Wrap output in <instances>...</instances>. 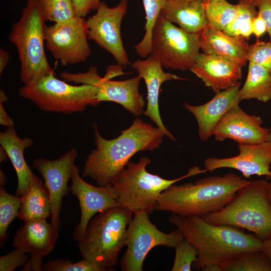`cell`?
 <instances>
[{
    "mask_svg": "<svg viewBox=\"0 0 271 271\" xmlns=\"http://www.w3.org/2000/svg\"><path fill=\"white\" fill-rule=\"evenodd\" d=\"M93 128L96 149L87 158L82 175L99 186L111 184L134 154L158 148L165 136L159 127L139 118L111 140L101 136L96 124Z\"/></svg>",
    "mask_w": 271,
    "mask_h": 271,
    "instance_id": "1",
    "label": "cell"
},
{
    "mask_svg": "<svg viewBox=\"0 0 271 271\" xmlns=\"http://www.w3.org/2000/svg\"><path fill=\"white\" fill-rule=\"evenodd\" d=\"M169 221L197 248L196 269L209 271L241 252L262 250V240L235 226L210 224L199 216L172 214Z\"/></svg>",
    "mask_w": 271,
    "mask_h": 271,
    "instance_id": "2",
    "label": "cell"
},
{
    "mask_svg": "<svg viewBox=\"0 0 271 271\" xmlns=\"http://www.w3.org/2000/svg\"><path fill=\"white\" fill-rule=\"evenodd\" d=\"M250 182L229 173L194 182L174 184L161 194L156 210L168 211L182 217L203 216L223 208L239 190Z\"/></svg>",
    "mask_w": 271,
    "mask_h": 271,
    "instance_id": "3",
    "label": "cell"
},
{
    "mask_svg": "<svg viewBox=\"0 0 271 271\" xmlns=\"http://www.w3.org/2000/svg\"><path fill=\"white\" fill-rule=\"evenodd\" d=\"M268 181H251L239 190L233 199L219 210L201 216L207 222L245 229L263 241L271 238V204L267 196Z\"/></svg>",
    "mask_w": 271,
    "mask_h": 271,
    "instance_id": "4",
    "label": "cell"
},
{
    "mask_svg": "<svg viewBox=\"0 0 271 271\" xmlns=\"http://www.w3.org/2000/svg\"><path fill=\"white\" fill-rule=\"evenodd\" d=\"M151 162L147 157H141L136 163L129 162L111 184L116 194L119 206L133 214L139 211L149 214L153 213L163 191L181 180L207 172L206 169L194 167L183 176L166 179L146 170Z\"/></svg>",
    "mask_w": 271,
    "mask_h": 271,
    "instance_id": "5",
    "label": "cell"
},
{
    "mask_svg": "<svg viewBox=\"0 0 271 271\" xmlns=\"http://www.w3.org/2000/svg\"><path fill=\"white\" fill-rule=\"evenodd\" d=\"M46 20L37 0H27L20 20L9 34L18 51L21 62L20 77L24 85L55 73L49 65L44 49Z\"/></svg>",
    "mask_w": 271,
    "mask_h": 271,
    "instance_id": "6",
    "label": "cell"
},
{
    "mask_svg": "<svg viewBox=\"0 0 271 271\" xmlns=\"http://www.w3.org/2000/svg\"><path fill=\"white\" fill-rule=\"evenodd\" d=\"M133 215L121 207L98 213L89 222L83 238L78 241L83 258L109 270L116 265Z\"/></svg>",
    "mask_w": 271,
    "mask_h": 271,
    "instance_id": "7",
    "label": "cell"
},
{
    "mask_svg": "<svg viewBox=\"0 0 271 271\" xmlns=\"http://www.w3.org/2000/svg\"><path fill=\"white\" fill-rule=\"evenodd\" d=\"M96 93L97 88L93 85H73L57 78L55 73L24 85L19 91L20 96L31 101L41 110L67 114L98 105Z\"/></svg>",
    "mask_w": 271,
    "mask_h": 271,
    "instance_id": "8",
    "label": "cell"
},
{
    "mask_svg": "<svg viewBox=\"0 0 271 271\" xmlns=\"http://www.w3.org/2000/svg\"><path fill=\"white\" fill-rule=\"evenodd\" d=\"M200 49L199 34L189 33L160 15L153 29L150 55L163 67L190 70Z\"/></svg>",
    "mask_w": 271,
    "mask_h": 271,
    "instance_id": "9",
    "label": "cell"
},
{
    "mask_svg": "<svg viewBox=\"0 0 271 271\" xmlns=\"http://www.w3.org/2000/svg\"><path fill=\"white\" fill-rule=\"evenodd\" d=\"M184 237L177 228L169 233L160 230L147 212L134 213L126 231V248L120 261L121 270L143 271L145 259L151 249L160 245L174 248Z\"/></svg>",
    "mask_w": 271,
    "mask_h": 271,
    "instance_id": "10",
    "label": "cell"
},
{
    "mask_svg": "<svg viewBox=\"0 0 271 271\" xmlns=\"http://www.w3.org/2000/svg\"><path fill=\"white\" fill-rule=\"evenodd\" d=\"M88 34L86 21L78 16L44 28L47 49L64 66L84 62L89 57Z\"/></svg>",
    "mask_w": 271,
    "mask_h": 271,
    "instance_id": "11",
    "label": "cell"
},
{
    "mask_svg": "<svg viewBox=\"0 0 271 271\" xmlns=\"http://www.w3.org/2000/svg\"><path fill=\"white\" fill-rule=\"evenodd\" d=\"M60 76L67 82L95 86L97 88L96 99L99 103L102 101L115 102L136 116L144 112L145 100L139 90L142 79L139 75L125 80H111L107 76L101 77L97 68L90 67L85 72H62Z\"/></svg>",
    "mask_w": 271,
    "mask_h": 271,
    "instance_id": "12",
    "label": "cell"
},
{
    "mask_svg": "<svg viewBox=\"0 0 271 271\" xmlns=\"http://www.w3.org/2000/svg\"><path fill=\"white\" fill-rule=\"evenodd\" d=\"M128 0H121L113 8L101 2L96 14L86 21L88 39L109 53L120 65L130 64L120 35V26L125 15Z\"/></svg>",
    "mask_w": 271,
    "mask_h": 271,
    "instance_id": "13",
    "label": "cell"
},
{
    "mask_svg": "<svg viewBox=\"0 0 271 271\" xmlns=\"http://www.w3.org/2000/svg\"><path fill=\"white\" fill-rule=\"evenodd\" d=\"M77 155L76 149L72 148L58 159L49 160L39 158L33 162V167L43 177L49 192L51 204V224L57 233L60 226L63 198L70 190L68 183L71 179Z\"/></svg>",
    "mask_w": 271,
    "mask_h": 271,
    "instance_id": "14",
    "label": "cell"
},
{
    "mask_svg": "<svg viewBox=\"0 0 271 271\" xmlns=\"http://www.w3.org/2000/svg\"><path fill=\"white\" fill-rule=\"evenodd\" d=\"M71 180L70 190L77 197L80 207V221L73 233L74 238L79 241L83 238L90 221L95 214L120 206L111 184L97 187L87 183L81 178L79 169L75 165Z\"/></svg>",
    "mask_w": 271,
    "mask_h": 271,
    "instance_id": "15",
    "label": "cell"
},
{
    "mask_svg": "<svg viewBox=\"0 0 271 271\" xmlns=\"http://www.w3.org/2000/svg\"><path fill=\"white\" fill-rule=\"evenodd\" d=\"M239 154L236 156L216 158L210 157L204 161L205 169L210 172L223 168L240 171L245 178L252 175L265 176L271 180V143L238 144Z\"/></svg>",
    "mask_w": 271,
    "mask_h": 271,
    "instance_id": "16",
    "label": "cell"
},
{
    "mask_svg": "<svg viewBox=\"0 0 271 271\" xmlns=\"http://www.w3.org/2000/svg\"><path fill=\"white\" fill-rule=\"evenodd\" d=\"M261 118L250 115L237 106L226 112L216 125L213 136L217 141L231 139L238 144L266 141L269 129L261 126Z\"/></svg>",
    "mask_w": 271,
    "mask_h": 271,
    "instance_id": "17",
    "label": "cell"
},
{
    "mask_svg": "<svg viewBox=\"0 0 271 271\" xmlns=\"http://www.w3.org/2000/svg\"><path fill=\"white\" fill-rule=\"evenodd\" d=\"M131 67L143 78L147 89V105L143 114L150 118L170 140L175 141L176 138L165 126L160 113L159 99L160 87L162 83L170 80H185L177 75L165 72L160 61L150 55L144 60H137Z\"/></svg>",
    "mask_w": 271,
    "mask_h": 271,
    "instance_id": "18",
    "label": "cell"
},
{
    "mask_svg": "<svg viewBox=\"0 0 271 271\" xmlns=\"http://www.w3.org/2000/svg\"><path fill=\"white\" fill-rule=\"evenodd\" d=\"M241 83L228 89L221 91L208 102L200 105H192L188 103L184 107L195 117L198 125L200 139L206 141L213 136L214 128L228 111L238 106L241 101L240 96Z\"/></svg>",
    "mask_w": 271,
    "mask_h": 271,
    "instance_id": "19",
    "label": "cell"
},
{
    "mask_svg": "<svg viewBox=\"0 0 271 271\" xmlns=\"http://www.w3.org/2000/svg\"><path fill=\"white\" fill-rule=\"evenodd\" d=\"M190 70L216 93L232 87L242 78L241 67L239 65L204 53L199 54Z\"/></svg>",
    "mask_w": 271,
    "mask_h": 271,
    "instance_id": "20",
    "label": "cell"
},
{
    "mask_svg": "<svg viewBox=\"0 0 271 271\" xmlns=\"http://www.w3.org/2000/svg\"><path fill=\"white\" fill-rule=\"evenodd\" d=\"M57 233L46 220L25 222L17 231L13 245L31 255L30 258L42 260L54 248Z\"/></svg>",
    "mask_w": 271,
    "mask_h": 271,
    "instance_id": "21",
    "label": "cell"
},
{
    "mask_svg": "<svg viewBox=\"0 0 271 271\" xmlns=\"http://www.w3.org/2000/svg\"><path fill=\"white\" fill-rule=\"evenodd\" d=\"M199 40L200 49L205 54L227 59L241 67L248 61L249 45L241 36H229L207 25L199 34Z\"/></svg>",
    "mask_w": 271,
    "mask_h": 271,
    "instance_id": "22",
    "label": "cell"
},
{
    "mask_svg": "<svg viewBox=\"0 0 271 271\" xmlns=\"http://www.w3.org/2000/svg\"><path fill=\"white\" fill-rule=\"evenodd\" d=\"M160 15L191 33L199 34L207 25L202 0H166Z\"/></svg>",
    "mask_w": 271,
    "mask_h": 271,
    "instance_id": "23",
    "label": "cell"
},
{
    "mask_svg": "<svg viewBox=\"0 0 271 271\" xmlns=\"http://www.w3.org/2000/svg\"><path fill=\"white\" fill-rule=\"evenodd\" d=\"M32 139L20 138L14 126L8 127L0 133V144L6 151L17 175L18 185L16 195L21 196L28 190L34 173L27 165L24 156L25 149L33 144Z\"/></svg>",
    "mask_w": 271,
    "mask_h": 271,
    "instance_id": "24",
    "label": "cell"
},
{
    "mask_svg": "<svg viewBox=\"0 0 271 271\" xmlns=\"http://www.w3.org/2000/svg\"><path fill=\"white\" fill-rule=\"evenodd\" d=\"M21 207L17 218L24 222L46 220L51 216L50 195L42 181L34 174L28 190L21 196Z\"/></svg>",
    "mask_w": 271,
    "mask_h": 271,
    "instance_id": "25",
    "label": "cell"
},
{
    "mask_svg": "<svg viewBox=\"0 0 271 271\" xmlns=\"http://www.w3.org/2000/svg\"><path fill=\"white\" fill-rule=\"evenodd\" d=\"M242 100L255 99L263 102L271 99V74L264 68L249 62L245 82L240 89Z\"/></svg>",
    "mask_w": 271,
    "mask_h": 271,
    "instance_id": "26",
    "label": "cell"
},
{
    "mask_svg": "<svg viewBox=\"0 0 271 271\" xmlns=\"http://www.w3.org/2000/svg\"><path fill=\"white\" fill-rule=\"evenodd\" d=\"M219 265L221 271H271V262L262 250L241 252Z\"/></svg>",
    "mask_w": 271,
    "mask_h": 271,
    "instance_id": "27",
    "label": "cell"
},
{
    "mask_svg": "<svg viewBox=\"0 0 271 271\" xmlns=\"http://www.w3.org/2000/svg\"><path fill=\"white\" fill-rule=\"evenodd\" d=\"M207 25L222 31L237 15V5L227 0H210L204 4Z\"/></svg>",
    "mask_w": 271,
    "mask_h": 271,
    "instance_id": "28",
    "label": "cell"
},
{
    "mask_svg": "<svg viewBox=\"0 0 271 271\" xmlns=\"http://www.w3.org/2000/svg\"><path fill=\"white\" fill-rule=\"evenodd\" d=\"M237 5V16L222 31L229 36H241L248 41L252 34V22L258 14V9L255 4L253 3H238Z\"/></svg>",
    "mask_w": 271,
    "mask_h": 271,
    "instance_id": "29",
    "label": "cell"
},
{
    "mask_svg": "<svg viewBox=\"0 0 271 271\" xmlns=\"http://www.w3.org/2000/svg\"><path fill=\"white\" fill-rule=\"evenodd\" d=\"M166 1V0H143L146 20L145 33L141 42L133 47L137 54L144 58L151 54L153 29Z\"/></svg>",
    "mask_w": 271,
    "mask_h": 271,
    "instance_id": "30",
    "label": "cell"
},
{
    "mask_svg": "<svg viewBox=\"0 0 271 271\" xmlns=\"http://www.w3.org/2000/svg\"><path fill=\"white\" fill-rule=\"evenodd\" d=\"M21 196L13 195L1 186L0 189V242L3 245L8 237L7 230L17 217L21 207Z\"/></svg>",
    "mask_w": 271,
    "mask_h": 271,
    "instance_id": "31",
    "label": "cell"
},
{
    "mask_svg": "<svg viewBox=\"0 0 271 271\" xmlns=\"http://www.w3.org/2000/svg\"><path fill=\"white\" fill-rule=\"evenodd\" d=\"M46 21L64 22L76 16L72 0H37Z\"/></svg>",
    "mask_w": 271,
    "mask_h": 271,
    "instance_id": "32",
    "label": "cell"
},
{
    "mask_svg": "<svg viewBox=\"0 0 271 271\" xmlns=\"http://www.w3.org/2000/svg\"><path fill=\"white\" fill-rule=\"evenodd\" d=\"M175 256L172 271H191V266L197 260L198 252L194 244L184 238L174 247Z\"/></svg>",
    "mask_w": 271,
    "mask_h": 271,
    "instance_id": "33",
    "label": "cell"
},
{
    "mask_svg": "<svg viewBox=\"0 0 271 271\" xmlns=\"http://www.w3.org/2000/svg\"><path fill=\"white\" fill-rule=\"evenodd\" d=\"M43 270L46 271H107L108 269L102 267L84 258L73 263L66 259L51 260L43 265Z\"/></svg>",
    "mask_w": 271,
    "mask_h": 271,
    "instance_id": "34",
    "label": "cell"
},
{
    "mask_svg": "<svg viewBox=\"0 0 271 271\" xmlns=\"http://www.w3.org/2000/svg\"><path fill=\"white\" fill-rule=\"evenodd\" d=\"M248 61L259 65L271 74V41L257 40L249 46Z\"/></svg>",
    "mask_w": 271,
    "mask_h": 271,
    "instance_id": "35",
    "label": "cell"
},
{
    "mask_svg": "<svg viewBox=\"0 0 271 271\" xmlns=\"http://www.w3.org/2000/svg\"><path fill=\"white\" fill-rule=\"evenodd\" d=\"M27 253L19 248L0 257V270L13 271L24 265L28 260Z\"/></svg>",
    "mask_w": 271,
    "mask_h": 271,
    "instance_id": "36",
    "label": "cell"
},
{
    "mask_svg": "<svg viewBox=\"0 0 271 271\" xmlns=\"http://www.w3.org/2000/svg\"><path fill=\"white\" fill-rule=\"evenodd\" d=\"M76 16L84 18L91 10L99 6L100 0H72Z\"/></svg>",
    "mask_w": 271,
    "mask_h": 271,
    "instance_id": "37",
    "label": "cell"
},
{
    "mask_svg": "<svg viewBox=\"0 0 271 271\" xmlns=\"http://www.w3.org/2000/svg\"><path fill=\"white\" fill-rule=\"evenodd\" d=\"M255 4L264 21L271 41V0H257Z\"/></svg>",
    "mask_w": 271,
    "mask_h": 271,
    "instance_id": "38",
    "label": "cell"
},
{
    "mask_svg": "<svg viewBox=\"0 0 271 271\" xmlns=\"http://www.w3.org/2000/svg\"><path fill=\"white\" fill-rule=\"evenodd\" d=\"M266 32H267V30L265 23L261 14L258 12L257 15L252 22V34L254 35L258 39Z\"/></svg>",
    "mask_w": 271,
    "mask_h": 271,
    "instance_id": "39",
    "label": "cell"
},
{
    "mask_svg": "<svg viewBox=\"0 0 271 271\" xmlns=\"http://www.w3.org/2000/svg\"><path fill=\"white\" fill-rule=\"evenodd\" d=\"M0 123L7 128L14 126V121L6 112L2 102H0Z\"/></svg>",
    "mask_w": 271,
    "mask_h": 271,
    "instance_id": "40",
    "label": "cell"
},
{
    "mask_svg": "<svg viewBox=\"0 0 271 271\" xmlns=\"http://www.w3.org/2000/svg\"><path fill=\"white\" fill-rule=\"evenodd\" d=\"M10 60V54L6 50H0V74L3 73Z\"/></svg>",
    "mask_w": 271,
    "mask_h": 271,
    "instance_id": "41",
    "label": "cell"
},
{
    "mask_svg": "<svg viewBox=\"0 0 271 271\" xmlns=\"http://www.w3.org/2000/svg\"><path fill=\"white\" fill-rule=\"evenodd\" d=\"M262 251L266 254L271 262V238L262 241Z\"/></svg>",
    "mask_w": 271,
    "mask_h": 271,
    "instance_id": "42",
    "label": "cell"
},
{
    "mask_svg": "<svg viewBox=\"0 0 271 271\" xmlns=\"http://www.w3.org/2000/svg\"><path fill=\"white\" fill-rule=\"evenodd\" d=\"M8 100V97L2 90L0 91V102L3 103Z\"/></svg>",
    "mask_w": 271,
    "mask_h": 271,
    "instance_id": "43",
    "label": "cell"
},
{
    "mask_svg": "<svg viewBox=\"0 0 271 271\" xmlns=\"http://www.w3.org/2000/svg\"><path fill=\"white\" fill-rule=\"evenodd\" d=\"M8 157L5 150L1 147V162H3L6 160V158Z\"/></svg>",
    "mask_w": 271,
    "mask_h": 271,
    "instance_id": "44",
    "label": "cell"
},
{
    "mask_svg": "<svg viewBox=\"0 0 271 271\" xmlns=\"http://www.w3.org/2000/svg\"><path fill=\"white\" fill-rule=\"evenodd\" d=\"M267 196L269 201L271 204V181L268 182L267 186Z\"/></svg>",
    "mask_w": 271,
    "mask_h": 271,
    "instance_id": "45",
    "label": "cell"
},
{
    "mask_svg": "<svg viewBox=\"0 0 271 271\" xmlns=\"http://www.w3.org/2000/svg\"><path fill=\"white\" fill-rule=\"evenodd\" d=\"M256 1L257 0H237L238 3H242V4H248L250 3H253L255 4Z\"/></svg>",
    "mask_w": 271,
    "mask_h": 271,
    "instance_id": "46",
    "label": "cell"
},
{
    "mask_svg": "<svg viewBox=\"0 0 271 271\" xmlns=\"http://www.w3.org/2000/svg\"><path fill=\"white\" fill-rule=\"evenodd\" d=\"M269 129V134L266 141L271 143V128Z\"/></svg>",
    "mask_w": 271,
    "mask_h": 271,
    "instance_id": "47",
    "label": "cell"
},
{
    "mask_svg": "<svg viewBox=\"0 0 271 271\" xmlns=\"http://www.w3.org/2000/svg\"><path fill=\"white\" fill-rule=\"evenodd\" d=\"M210 0H202L204 4L208 3Z\"/></svg>",
    "mask_w": 271,
    "mask_h": 271,
    "instance_id": "48",
    "label": "cell"
},
{
    "mask_svg": "<svg viewBox=\"0 0 271 271\" xmlns=\"http://www.w3.org/2000/svg\"><path fill=\"white\" fill-rule=\"evenodd\" d=\"M270 172L271 173V166H270ZM271 181V180H270Z\"/></svg>",
    "mask_w": 271,
    "mask_h": 271,
    "instance_id": "49",
    "label": "cell"
}]
</instances>
